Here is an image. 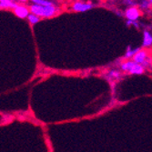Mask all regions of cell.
<instances>
[{
	"instance_id": "1",
	"label": "cell",
	"mask_w": 152,
	"mask_h": 152,
	"mask_svg": "<svg viewBox=\"0 0 152 152\" xmlns=\"http://www.w3.org/2000/svg\"><path fill=\"white\" fill-rule=\"evenodd\" d=\"M29 10L34 15L39 18H49L56 16L59 11L58 7L56 6L43 7V6H38V5H34V4L30 6Z\"/></svg>"
},
{
	"instance_id": "2",
	"label": "cell",
	"mask_w": 152,
	"mask_h": 152,
	"mask_svg": "<svg viewBox=\"0 0 152 152\" xmlns=\"http://www.w3.org/2000/svg\"><path fill=\"white\" fill-rule=\"evenodd\" d=\"M121 68L124 71H128L133 75H141L144 73V66L142 65L137 64L134 61H127L121 65Z\"/></svg>"
},
{
	"instance_id": "3",
	"label": "cell",
	"mask_w": 152,
	"mask_h": 152,
	"mask_svg": "<svg viewBox=\"0 0 152 152\" xmlns=\"http://www.w3.org/2000/svg\"><path fill=\"white\" fill-rule=\"evenodd\" d=\"M125 16H126L128 21L135 22L137 18L140 17V11L139 8L136 7H129L126 10Z\"/></svg>"
},
{
	"instance_id": "4",
	"label": "cell",
	"mask_w": 152,
	"mask_h": 152,
	"mask_svg": "<svg viewBox=\"0 0 152 152\" xmlns=\"http://www.w3.org/2000/svg\"><path fill=\"white\" fill-rule=\"evenodd\" d=\"M93 4L89 2H76L72 6V9L76 12H85L93 7Z\"/></svg>"
},
{
	"instance_id": "5",
	"label": "cell",
	"mask_w": 152,
	"mask_h": 152,
	"mask_svg": "<svg viewBox=\"0 0 152 152\" xmlns=\"http://www.w3.org/2000/svg\"><path fill=\"white\" fill-rule=\"evenodd\" d=\"M29 8H27L26 6L23 5H18V7L17 8L14 9V13L17 17H18L19 18H28L29 16Z\"/></svg>"
},
{
	"instance_id": "6",
	"label": "cell",
	"mask_w": 152,
	"mask_h": 152,
	"mask_svg": "<svg viewBox=\"0 0 152 152\" xmlns=\"http://www.w3.org/2000/svg\"><path fill=\"white\" fill-rule=\"evenodd\" d=\"M148 56H147V52L144 51V50H140V52H137L136 55H135V57L133 58V61L136 62L137 64H143L144 61L147 59Z\"/></svg>"
},
{
	"instance_id": "7",
	"label": "cell",
	"mask_w": 152,
	"mask_h": 152,
	"mask_svg": "<svg viewBox=\"0 0 152 152\" xmlns=\"http://www.w3.org/2000/svg\"><path fill=\"white\" fill-rule=\"evenodd\" d=\"M152 45V36L148 31H144V35H143V44L142 46L145 48H148L149 46Z\"/></svg>"
},
{
	"instance_id": "8",
	"label": "cell",
	"mask_w": 152,
	"mask_h": 152,
	"mask_svg": "<svg viewBox=\"0 0 152 152\" xmlns=\"http://www.w3.org/2000/svg\"><path fill=\"white\" fill-rule=\"evenodd\" d=\"M0 7L1 8H17L18 7V4H16L15 2L10 1V0H1L0 1Z\"/></svg>"
},
{
	"instance_id": "9",
	"label": "cell",
	"mask_w": 152,
	"mask_h": 152,
	"mask_svg": "<svg viewBox=\"0 0 152 152\" xmlns=\"http://www.w3.org/2000/svg\"><path fill=\"white\" fill-rule=\"evenodd\" d=\"M32 3H33L34 5L43 6V7H51V6H55V2H53V1H48V0H33Z\"/></svg>"
},
{
	"instance_id": "10",
	"label": "cell",
	"mask_w": 152,
	"mask_h": 152,
	"mask_svg": "<svg viewBox=\"0 0 152 152\" xmlns=\"http://www.w3.org/2000/svg\"><path fill=\"white\" fill-rule=\"evenodd\" d=\"M140 48H135V49H130L129 48L127 53L125 54V58H134L135 57V55L137 53V52H140Z\"/></svg>"
},
{
	"instance_id": "11",
	"label": "cell",
	"mask_w": 152,
	"mask_h": 152,
	"mask_svg": "<svg viewBox=\"0 0 152 152\" xmlns=\"http://www.w3.org/2000/svg\"><path fill=\"white\" fill-rule=\"evenodd\" d=\"M27 19H28L29 23L32 24V25H35V24H37V23H38L40 21V18L34 15V14H32V13L29 14V16H28V18H27Z\"/></svg>"
},
{
	"instance_id": "12",
	"label": "cell",
	"mask_w": 152,
	"mask_h": 152,
	"mask_svg": "<svg viewBox=\"0 0 152 152\" xmlns=\"http://www.w3.org/2000/svg\"><path fill=\"white\" fill-rule=\"evenodd\" d=\"M150 5H151L150 1H142L140 3V7L142 8H148L150 7Z\"/></svg>"
},
{
	"instance_id": "13",
	"label": "cell",
	"mask_w": 152,
	"mask_h": 152,
	"mask_svg": "<svg viewBox=\"0 0 152 152\" xmlns=\"http://www.w3.org/2000/svg\"><path fill=\"white\" fill-rule=\"evenodd\" d=\"M150 64H151V58H147V59L144 61V63L142 64V66L145 67V66H150Z\"/></svg>"
},
{
	"instance_id": "14",
	"label": "cell",
	"mask_w": 152,
	"mask_h": 152,
	"mask_svg": "<svg viewBox=\"0 0 152 152\" xmlns=\"http://www.w3.org/2000/svg\"><path fill=\"white\" fill-rule=\"evenodd\" d=\"M110 76H112V77H118L119 76V74H118V72H117V71H111L110 72V74H109Z\"/></svg>"
},
{
	"instance_id": "15",
	"label": "cell",
	"mask_w": 152,
	"mask_h": 152,
	"mask_svg": "<svg viewBox=\"0 0 152 152\" xmlns=\"http://www.w3.org/2000/svg\"><path fill=\"white\" fill-rule=\"evenodd\" d=\"M124 3H126V4H128V5H136V3L133 2V1H125Z\"/></svg>"
},
{
	"instance_id": "16",
	"label": "cell",
	"mask_w": 152,
	"mask_h": 152,
	"mask_svg": "<svg viewBox=\"0 0 152 152\" xmlns=\"http://www.w3.org/2000/svg\"><path fill=\"white\" fill-rule=\"evenodd\" d=\"M150 3H151V4H152V0H151V1H150Z\"/></svg>"
}]
</instances>
